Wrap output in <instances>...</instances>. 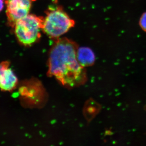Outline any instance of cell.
<instances>
[{
    "label": "cell",
    "mask_w": 146,
    "mask_h": 146,
    "mask_svg": "<svg viewBox=\"0 0 146 146\" xmlns=\"http://www.w3.org/2000/svg\"><path fill=\"white\" fill-rule=\"evenodd\" d=\"M77 46L67 38L58 39L50 52L49 74L62 84L74 87L84 83L86 72L77 58Z\"/></svg>",
    "instance_id": "6da1fadb"
},
{
    "label": "cell",
    "mask_w": 146,
    "mask_h": 146,
    "mask_svg": "<svg viewBox=\"0 0 146 146\" xmlns=\"http://www.w3.org/2000/svg\"><path fill=\"white\" fill-rule=\"evenodd\" d=\"M44 19L29 14L17 22L14 25V33L18 42L25 46L34 44L40 36Z\"/></svg>",
    "instance_id": "7a4b0ae2"
},
{
    "label": "cell",
    "mask_w": 146,
    "mask_h": 146,
    "mask_svg": "<svg viewBox=\"0 0 146 146\" xmlns=\"http://www.w3.org/2000/svg\"><path fill=\"white\" fill-rule=\"evenodd\" d=\"M75 22L62 9L50 10L44 19L42 29L48 36L57 39L74 25Z\"/></svg>",
    "instance_id": "3957f363"
},
{
    "label": "cell",
    "mask_w": 146,
    "mask_h": 146,
    "mask_svg": "<svg viewBox=\"0 0 146 146\" xmlns=\"http://www.w3.org/2000/svg\"><path fill=\"white\" fill-rule=\"evenodd\" d=\"M5 4L7 25L13 28L17 22L29 15L32 0H6Z\"/></svg>",
    "instance_id": "277c9868"
},
{
    "label": "cell",
    "mask_w": 146,
    "mask_h": 146,
    "mask_svg": "<svg viewBox=\"0 0 146 146\" xmlns=\"http://www.w3.org/2000/svg\"><path fill=\"white\" fill-rule=\"evenodd\" d=\"M9 65L8 61L0 63V89L2 91H12L18 84V78Z\"/></svg>",
    "instance_id": "5b68a950"
},
{
    "label": "cell",
    "mask_w": 146,
    "mask_h": 146,
    "mask_svg": "<svg viewBox=\"0 0 146 146\" xmlns=\"http://www.w3.org/2000/svg\"><path fill=\"white\" fill-rule=\"evenodd\" d=\"M77 58L79 63L84 67L93 65L95 60V55L93 51L86 47L78 49Z\"/></svg>",
    "instance_id": "8992f818"
},
{
    "label": "cell",
    "mask_w": 146,
    "mask_h": 146,
    "mask_svg": "<svg viewBox=\"0 0 146 146\" xmlns=\"http://www.w3.org/2000/svg\"><path fill=\"white\" fill-rule=\"evenodd\" d=\"M140 26L144 31L146 32V12L141 16L140 20Z\"/></svg>",
    "instance_id": "52a82bcc"
},
{
    "label": "cell",
    "mask_w": 146,
    "mask_h": 146,
    "mask_svg": "<svg viewBox=\"0 0 146 146\" xmlns=\"http://www.w3.org/2000/svg\"><path fill=\"white\" fill-rule=\"evenodd\" d=\"M5 3V1L4 0H0V13L1 12L4 8Z\"/></svg>",
    "instance_id": "ba28073f"
}]
</instances>
